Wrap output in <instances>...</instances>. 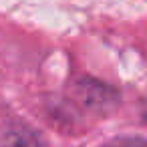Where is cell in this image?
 <instances>
[{"mask_svg":"<svg viewBox=\"0 0 147 147\" xmlns=\"http://www.w3.org/2000/svg\"><path fill=\"white\" fill-rule=\"evenodd\" d=\"M143 115H145V119H147V103H145V109H143Z\"/></svg>","mask_w":147,"mask_h":147,"instance_id":"3","label":"cell"},{"mask_svg":"<svg viewBox=\"0 0 147 147\" xmlns=\"http://www.w3.org/2000/svg\"><path fill=\"white\" fill-rule=\"evenodd\" d=\"M0 147H45L42 137L28 127H12L2 137Z\"/></svg>","mask_w":147,"mask_h":147,"instance_id":"1","label":"cell"},{"mask_svg":"<svg viewBox=\"0 0 147 147\" xmlns=\"http://www.w3.org/2000/svg\"><path fill=\"white\" fill-rule=\"evenodd\" d=\"M107 147H147V139H117Z\"/></svg>","mask_w":147,"mask_h":147,"instance_id":"2","label":"cell"}]
</instances>
